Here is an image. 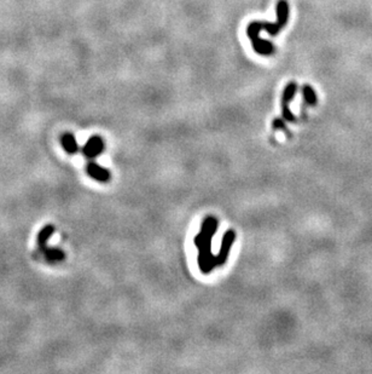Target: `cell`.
Returning a JSON list of instances; mask_svg holds the SVG:
<instances>
[{
    "mask_svg": "<svg viewBox=\"0 0 372 374\" xmlns=\"http://www.w3.org/2000/svg\"><path fill=\"white\" fill-rule=\"evenodd\" d=\"M55 230H56V228L53 224H46V225L42 226V228L40 229V231L37 232V236H36V244L40 250L46 247L47 242H49L51 236L55 234Z\"/></svg>",
    "mask_w": 372,
    "mask_h": 374,
    "instance_id": "obj_8",
    "label": "cell"
},
{
    "mask_svg": "<svg viewBox=\"0 0 372 374\" xmlns=\"http://www.w3.org/2000/svg\"><path fill=\"white\" fill-rule=\"evenodd\" d=\"M42 253H44V257L46 258L47 262L50 263H60L66 259V252L61 248L57 247H44L41 248Z\"/></svg>",
    "mask_w": 372,
    "mask_h": 374,
    "instance_id": "obj_9",
    "label": "cell"
},
{
    "mask_svg": "<svg viewBox=\"0 0 372 374\" xmlns=\"http://www.w3.org/2000/svg\"><path fill=\"white\" fill-rule=\"evenodd\" d=\"M236 236H237L236 231L232 230V229H230V230H227L224 234L223 241H221L220 251H219L218 256H216V258H218V265H224V264L227 262L230 251H231L232 245H234L235 240H236Z\"/></svg>",
    "mask_w": 372,
    "mask_h": 374,
    "instance_id": "obj_5",
    "label": "cell"
},
{
    "mask_svg": "<svg viewBox=\"0 0 372 374\" xmlns=\"http://www.w3.org/2000/svg\"><path fill=\"white\" fill-rule=\"evenodd\" d=\"M86 173L92 180L100 182V183H108L111 178V173L108 168L101 166L95 161L88 162L86 166Z\"/></svg>",
    "mask_w": 372,
    "mask_h": 374,
    "instance_id": "obj_6",
    "label": "cell"
},
{
    "mask_svg": "<svg viewBox=\"0 0 372 374\" xmlns=\"http://www.w3.org/2000/svg\"><path fill=\"white\" fill-rule=\"evenodd\" d=\"M272 127L274 130H282V131H284L286 135H288L289 137H290V133H289L288 127H286V125H285V120L283 119V117H282V119H279V117H278V119L273 120Z\"/></svg>",
    "mask_w": 372,
    "mask_h": 374,
    "instance_id": "obj_11",
    "label": "cell"
},
{
    "mask_svg": "<svg viewBox=\"0 0 372 374\" xmlns=\"http://www.w3.org/2000/svg\"><path fill=\"white\" fill-rule=\"evenodd\" d=\"M61 144H62L64 151L68 155H75L79 153V144H77L76 138L73 133L66 132L61 136L60 138Z\"/></svg>",
    "mask_w": 372,
    "mask_h": 374,
    "instance_id": "obj_7",
    "label": "cell"
},
{
    "mask_svg": "<svg viewBox=\"0 0 372 374\" xmlns=\"http://www.w3.org/2000/svg\"><path fill=\"white\" fill-rule=\"evenodd\" d=\"M277 18L278 20L275 23L258 22V21L249 23L247 34L250 39L251 45H253V49L259 55L270 56L274 52V46L272 45V42L261 39L259 37V33L261 31H266L270 36L275 37L284 28L289 20V4L286 0H280L277 4Z\"/></svg>",
    "mask_w": 372,
    "mask_h": 374,
    "instance_id": "obj_1",
    "label": "cell"
},
{
    "mask_svg": "<svg viewBox=\"0 0 372 374\" xmlns=\"http://www.w3.org/2000/svg\"><path fill=\"white\" fill-rule=\"evenodd\" d=\"M301 91H302V96H304V103H306L307 106H310V107L317 106V102H318L317 93H315L314 89H313L310 85L308 84L304 85V86L301 87Z\"/></svg>",
    "mask_w": 372,
    "mask_h": 374,
    "instance_id": "obj_10",
    "label": "cell"
},
{
    "mask_svg": "<svg viewBox=\"0 0 372 374\" xmlns=\"http://www.w3.org/2000/svg\"><path fill=\"white\" fill-rule=\"evenodd\" d=\"M104 150V141L100 136H92L88 138V141L82 147L81 151L88 160H93L103 153Z\"/></svg>",
    "mask_w": 372,
    "mask_h": 374,
    "instance_id": "obj_4",
    "label": "cell"
},
{
    "mask_svg": "<svg viewBox=\"0 0 372 374\" xmlns=\"http://www.w3.org/2000/svg\"><path fill=\"white\" fill-rule=\"evenodd\" d=\"M296 91H298V84L295 81L289 82L285 86L284 91H283L282 95V117L288 122H295L296 117L293 114V112L289 108V104L291 101L294 100L296 95Z\"/></svg>",
    "mask_w": 372,
    "mask_h": 374,
    "instance_id": "obj_3",
    "label": "cell"
},
{
    "mask_svg": "<svg viewBox=\"0 0 372 374\" xmlns=\"http://www.w3.org/2000/svg\"><path fill=\"white\" fill-rule=\"evenodd\" d=\"M218 220L213 216L204 218L201 225V231L194 239V244L199 250L197 262H199L200 270L203 274H209L211 270L215 269V266H219L218 258L211 252V241L218 230Z\"/></svg>",
    "mask_w": 372,
    "mask_h": 374,
    "instance_id": "obj_2",
    "label": "cell"
}]
</instances>
